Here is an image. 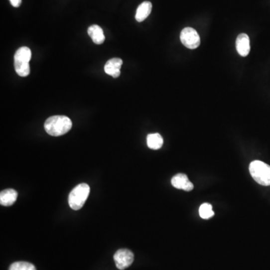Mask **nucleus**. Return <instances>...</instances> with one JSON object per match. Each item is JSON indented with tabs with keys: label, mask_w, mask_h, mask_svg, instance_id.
<instances>
[{
	"label": "nucleus",
	"mask_w": 270,
	"mask_h": 270,
	"mask_svg": "<svg viewBox=\"0 0 270 270\" xmlns=\"http://www.w3.org/2000/svg\"><path fill=\"white\" fill-rule=\"evenodd\" d=\"M123 63V60L120 58H113V59H109L105 65V73L111 75L113 78H119L121 74L120 69H121Z\"/></svg>",
	"instance_id": "nucleus-8"
},
{
	"label": "nucleus",
	"mask_w": 270,
	"mask_h": 270,
	"mask_svg": "<svg viewBox=\"0 0 270 270\" xmlns=\"http://www.w3.org/2000/svg\"><path fill=\"white\" fill-rule=\"evenodd\" d=\"M236 48L241 56H247L250 53V39L246 33H241L237 36L236 40Z\"/></svg>",
	"instance_id": "nucleus-7"
},
{
	"label": "nucleus",
	"mask_w": 270,
	"mask_h": 270,
	"mask_svg": "<svg viewBox=\"0 0 270 270\" xmlns=\"http://www.w3.org/2000/svg\"><path fill=\"white\" fill-rule=\"evenodd\" d=\"M90 188L87 184L81 183L77 185L69 196V204L74 210H79L84 207L88 198Z\"/></svg>",
	"instance_id": "nucleus-4"
},
{
	"label": "nucleus",
	"mask_w": 270,
	"mask_h": 270,
	"mask_svg": "<svg viewBox=\"0 0 270 270\" xmlns=\"http://www.w3.org/2000/svg\"><path fill=\"white\" fill-rule=\"evenodd\" d=\"M146 141H147L148 147L154 150L159 149L164 143L161 135L158 133L150 134L148 135Z\"/></svg>",
	"instance_id": "nucleus-13"
},
{
	"label": "nucleus",
	"mask_w": 270,
	"mask_h": 270,
	"mask_svg": "<svg viewBox=\"0 0 270 270\" xmlns=\"http://www.w3.org/2000/svg\"><path fill=\"white\" fill-rule=\"evenodd\" d=\"M182 44L187 48L196 49L200 46V38L195 29L191 27L184 28L180 33Z\"/></svg>",
	"instance_id": "nucleus-5"
},
{
	"label": "nucleus",
	"mask_w": 270,
	"mask_h": 270,
	"mask_svg": "<svg viewBox=\"0 0 270 270\" xmlns=\"http://www.w3.org/2000/svg\"><path fill=\"white\" fill-rule=\"evenodd\" d=\"M249 171L253 179L260 185H270V166L261 161H253L249 165Z\"/></svg>",
	"instance_id": "nucleus-3"
},
{
	"label": "nucleus",
	"mask_w": 270,
	"mask_h": 270,
	"mask_svg": "<svg viewBox=\"0 0 270 270\" xmlns=\"http://www.w3.org/2000/svg\"><path fill=\"white\" fill-rule=\"evenodd\" d=\"M17 197V192L15 190L11 188L4 190L0 193V204L5 207H9L15 203Z\"/></svg>",
	"instance_id": "nucleus-10"
},
{
	"label": "nucleus",
	"mask_w": 270,
	"mask_h": 270,
	"mask_svg": "<svg viewBox=\"0 0 270 270\" xmlns=\"http://www.w3.org/2000/svg\"><path fill=\"white\" fill-rule=\"evenodd\" d=\"M8 270H36V268L30 263L19 261L11 264Z\"/></svg>",
	"instance_id": "nucleus-15"
},
{
	"label": "nucleus",
	"mask_w": 270,
	"mask_h": 270,
	"mask_svg": "<svg viewBox=\"0 0 270 270\" xmlns=\"http://www.w3.org/2000/svg\"><path fill=\"white\" fill-rule=\"evenodd\" d=\"M199 214L200 217L204 219H209L214 216L215 213L213 210V207L210 204H202L199 209Z\"/></svg>",
	"instance_id": "nucleus-14"
},
{
	"label": "nucleus",
	"mask_w": 270,
	"mask_h": 270,
	"mask_svg": "<svg viewBox=\"0 0 270 270\" xmlns=\"http://www.w3.org/2000/svg\"><path fill=\"white\" fill-rule=\"evenodd\" d=\"M88 34L95 44H102L105 41V36L103 29L98 25L90 26L88 29Z\"/></svg>",
	"instance_id": "nucleus-12"
},
{
	"label": "nucleus",
	"mask_w": 270,
	"mask_h": 270,
	"mask_svg": "<svg viewBox=\"0 0 270 270\" xmlns=\"http://www.w3.org/2000/svg\"><path fill=\"white\" fill-rule=\"evenodd\" d=\"M134 254L129 249H120L114 256L116 267L120 270H126L132 265L134 261Z\"/></svg>",
	"instance_id": "nucleus-6"
},
{
	"label": "nucleus",
	"mask_w": 270,
	"mask_h": 270,
	"mask_svg": "<svg viewBox=\"0 0 270 270\" xmlns=\"http://www.w3.org/2000/svg\"><path fill=\"white\" fill-rule=\"evenodd\" d=\"M32 52L27 47H20L14 54V69L17 75L20 77H27L30 73L29 61Z\"/></svg>",
	"instance_id": "nucleus-2"
},
{
	"label": "nucleus",
	"mask_w": 270,
	"mask_h": 270,
	"mask_svg": "<svg viewBox=\"0 0 270 270\" xmlns=\"http://www.w3.org/2000/svg\"><path fill=\"white\" fill-rule=\"evenodd\" d=\"M72 127V122L65 116H53L44 123V129L48 135L59 137L69 132Z\"/></svg>",
	"instance_id": "nucleus-1"
},
{
	"label": "nucleus",
	"mask_w": 270,
	"mask_h": 270,
	"mask_svg": "<svg viewBox=\"0 0 270 270\" xmlns=\"http://www.w3.org/2000/svg\"><path fill=\"white\" fill-rule=\"evenodd\" d=\"M11 2V5L15 8H18L20 5H21L22 0H9Z\"/></svg>",
	"instance_id": "nucleus-16"
},
{
	"label": "nucleus",
	"mask_w": 270,
	"mask_h": 270,
	"mask_svg": "<svg viewBox=\"0 0 270 270\" xmlns=\"http://www.w3.org/2000/svg\"><path fill=\"white\" fill-rule=\"evenodd\" d=\"M152 8V3L150 2H148V1L140 4L138 8H137V11H136V15H135L136 20L137 22H143V20H146L150 14Z\"/></svg>",
	"instance_id": "nucleus-11"
},
{
	"label": "nucleus",
	"mask_w": 270,
	"mask_h": 270,
	"mask_svg": "<svg viewBox=\"0 0 270 270\" xmlns=\"http://www.w3.org/2000/svg\"><path fill=\"white\" fill-rule=\"evenodd\" d=\"M171 183L173 187L178 189H182L185 191H190L194 188L192 182H190L188 176L183 173H178L175 175L171 179Z\"/></svg>",
	"instance_id": "nucleus-9"
}]
</instances>
